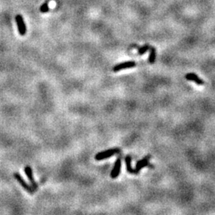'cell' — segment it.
I'll list each match as a JSON object with an SVG mask.
<instances>
[{
	"label": "cell",
	"instance_id": "cell-1",
	"mask_svg": "<svg viewBox=\"0 0 215 215\" xmlns=\"http://www.w3.org/2000/svg\"><path fill=\"white\" fill-rule=\"evenodd\" d=\"M120 152V150L118 148H112V149H108L106 151H104L102 152H99L98 154H96L95 159L97 160H103L105 159L112 156L114 154H116V153H118Z\"/></svg>",
	"mask_w": 215,
	"mask_h": 215
},
{
	"label": "cell",
	"instance_id": "cell-2",
	"mask_svg": "<svg viewBox=\"0 0 215 215\" xmlns=\"http://www.w3.org/2000/svg\"><path fill=\"white\" fill-rule=\"evenodd\" d=\"M14 177L15 178V179H16L17 181L19 182L20 185L22 186V187L24 188V190H26L29 194H33V192H34V190L33 189V187L28 184L27 182H26L25 180L23 179V178H22V177L21 176L19 173H14Z\"/></svg>",
	"mask_w": 215,
	"mask_h": 215
},
{
	"label": "cell",
	"instance_id": "cell-3",
	"mask_svg": "<svg viewBox=\"0 0 215 215\" xmlns=\"http://www.w3.org/2000/svg\"><path fill=\"white\" fill-rule=\"evenodd\" d=\"M15 20H16L17 26H18V28H19V33L21 35H25L26 33V27L25 22L23 21L22 15H20V14L16 15Z\"/></svg>",
	"mask_w": 215,
	"mask_h": 215
},
{
	"label": "cell",
	"instance_id": "cell-4",
	"mask_svg": "<svg viewBox=\"0 0 215 215\" xmlns=\"http://www.w3.org/2000/svg\"><path fill=\"white\" fill-rule=\"evenodd\" d=\"M135 61H125V62H123V63L118 64L116 65V66L113 67V71L114 72H118L120 71V70H123V69H129V68H132V67L135 66Z\"/></svg>",
	"mask_w": 215,
	"mask_h": 215
},
{
	"label": "cell",
	"instance_id": "cell-5",
	"mask_svg": "<svg viewBox=\"0 0 215 215\" xmlns=\"http://www.w3.org/2000/svg\"><path fill=\"white\" fill-rule=\"evenodd\" d=\"M120 169H121V159H117L115 163V165L113 167L112 171H111V178L116 179L120 173Z\"/></svg>",
	"mask_w": 215,
	"mask_h": 215
},
{
	"label": "cell",
	"instance_id": "cell-6",
	"mask_svg": "<svg viewBox=\"0 0 215 215\" xmlns=\"http://www.w3.org/2000/svg\"><path fill=\"white\" fill-rule=\"evenodd\" d=\"M25 173L26 174V176L28 177V179L30 180V182L31 183V187H33V189L34 190H36L38 189V185L36 184L35 181H34V179H33V171H32V168H31V167H25Z\"/></svg>",
	"mask_w": 215,
	"mask_h": 215
},
{
	"label": "cell",
	"instance_id": "cell-7",
	"mask_svg": "<svg viewBox=\"0 0 215 215\" xmlns=\"http://www.w3.org/2000/svg\"><path fill=\"white\" fill-rule=\"evenodd\" d=\"M186 79H187L189 80H193L194 82H195L196 84L198 85H203L204 84V81L202 80H201L195 73H187L186 75Z\"/></svg>",
	"mask_w": 215,
	"mask_h": 215
},
{
	"label": "cell",
	"instance_id": "cell-8",
	"mask_svg": "<svg viewBox=\"0 0 215 215\" xmlns=\"http://www.w3.org/2000/svg\"><path fill=\"white\" fill-rule=\"evenodd\" d=\"M148 160H149V156H147V157L143 158V159L138 161L137 163H136V165H135V171L139 173V171H140L143 167H147V166L148 165Z\"/></svg>",
	"mask_w": 215,
	"mask_h": 215
},
{
	"label": "cell",
	"instance_id": "cell-9",
	"mask_svg": "<svg viewBox=\"0 0 215 215\" xmlns=\"http://www.w3.org/2000/svg\"><path fill=\"white\" fill-rule=\"evenodd\" d=\"M125 163H126V169L127 171L131 173V174H138V172L135 171V169L132 168V158L129 155H127V157L125 158Z\"/></svg>",
	"mask_w": 215,
	"mask_h": 215
},
{
	"label": "cell",
	"instance_id": "cell-10",
	"mask_svg": "<svg viewBox=\"0 0 215 215\" xmlns=\"http://www.w3.org/2000/svg\"><path fill=\"white\" fill-rule=\"evenodd\" d=\"M156 58V52L154 47H150V56H149V62L151 64H154Z\"/></svg>",
	"mask_w": 215,
	"mask_h": 215
},
{
	"label": "cell",
	"instance_id": "cell-11",
	"mask_svg": "<svg viewBox=\"0 0 215 215\" xmlns=\"http://www.w3.org/2000/svg\"><path fill=\"white\" fill-rule=\"evenodd\" d=\"M148 50H150V46H149L148 45H146L144 46L141 47L140 49H139V53L140 55H143V53H145Z\"/></svg>",
	"mask_w": 215,
	"mask_h": 215
},
{
	"label": "cell",
	"instance_id": "cell-12",
	"mask_svg": "<svg viewBox=\"0 0 215 215\" xmlns=\"http://www.w3.org/2000/svg\"><path fill=\"white\" fill-rule=\"evenodd\" d=\"M50 8H49V5L48 3H44L43 5H41V8H40V11H41V13H46L47 11H49Z\"/></svg>",
	"mask_w": 215,
	"mask_h": 215
}]
</instances>
